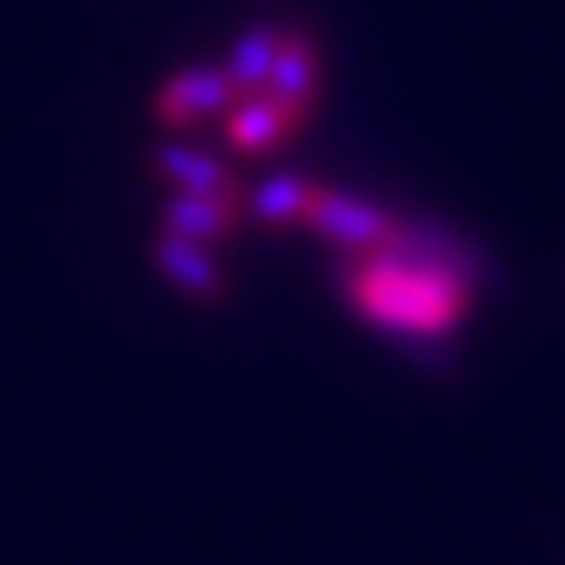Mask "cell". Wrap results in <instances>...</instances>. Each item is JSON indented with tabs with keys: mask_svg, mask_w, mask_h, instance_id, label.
<instances>
[{
	"mask_svg": "<svg viewBox=\"0 0 565 565\" xmlns=\"http://www.w3.org/2000/svg\"><path fill=\"white\" fill-rule=\"evenodd\" d=\"M302 223H310L319 235H327L331 243H340L343 252H369V247H382L390 243L403 223L382 210V205L364 202V198H343V193H319L310 189V198L302 205Z\"/></svg>",
	"mask_w": 565,
	"mask_h": 565,
	"instance_id": "cell-2",
	"label": "cell"
},
{
	"mask_svg": "<svg viewBox=\"0 0 565 565\" xmlns=\"http://www.w3.org/2000/svg\"><path fill=\"white\" fill-rule=\"evenodd\" d=\"M478 264L431 226H403L382 247L352 252L343 294L364 323L403 340H445L469 310Z\"/></svg>",
	"mask_w": 565,
	"mask_h": 565,
	"instance_id": "cell-1",
	"label": "cell"
}]
</instances>
